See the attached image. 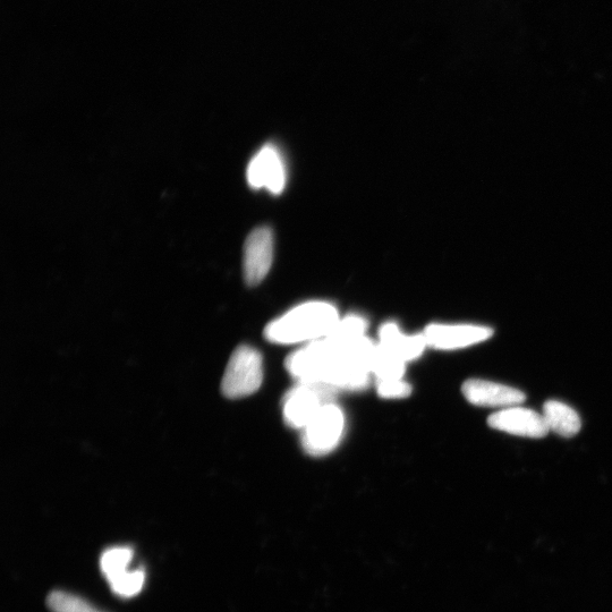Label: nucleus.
Here are the masks:
<instances>
[{
    "label": "nucleus",
    "instance_id": "nucleus-1",
    "mask_svg": "<svg viewBox=\"0 0 612 612\" xmlns=\"http://www.w3.org/2000/svg\"><path fill=\"white\" fill-rule=\"evenodd\" d=\"M339 319L333 304L308 302L271 321L265 329V337L269 342L280 345L312 343L327 337Z\"/></svg>",
    "mask_w": 612,
    "mask_h": 612
},
{
    "label": "nucleus",
    "instance_id": "nucleus-9",
    "mask_svg": "<svg viewBox=\"0 0 612 612\" xmlns=\"http://www.w3.org/2000/svg\"><path fill=\"white\" fill-rule=\"evenodd\" d=\"M462 391L467 402L480 407L508 408L521 405L526 398L521 390L481 379L467 380Z\"/></svg>",
    "mask_w": 612,
    "mask_h": 612
},
{
    "label": "nucleus",
    "instance_id": "nucleus-15",
    "mask_svg": "<svg viewBox=\"0 0 612 612\" xmlns=\"http://www.w3.org/2000/svg\"><path fill=\"white\" fill-rule=\"evenodd\" d=\"M47 605L53 612H104L78 595L64 591H54L49 594Z\"/></svg>",
    "mask_w": 612,
    "mask_h": 612
},
{
    "label": "nucleus",
    "instance_id": "nucleus-8",
    "mask_svg": "<svg viewBox=\"0 0 612 612\" xmlns=\"http://www.w3.org/2000/svg\"><path fill=\"white\" fill-rule=\"evenodd\" d=\"M489 427L518 437L543 438L549 433L543 415L520 406L503 408L488 419Z\"/></svg>",
    "mask_w": 612,
    "mask_h": 612
},
{
    "label": "nucleus",
    "instance_id": "nucleus-7",
    "mask_svg": "<svg viewBox=\"0 0 612 612\" xmlns=\"http://www.w3.org/2000/svg\"><path fill=\"white\" fill-rule=\"evenodd\" d=\"M428 347L441 351L461 348L486 342L493 336V329L474 325H430L423 333Z\"/></svg>",
    "mask_w": 612,
    "mask_h": 612
},
{
    "label": "nucleus",
    "instance_id": "nucleus-14",
    "mask_svg": "<svg viewBox=\"0 0 612 612\" xmlns=\"http://www.w3.org/2000/svg\"><path fill=\"white\" fill-rule=\"evenodd\" d=\"M367 328V320L361 316H357V314H351V316H347L344 319H339L337 325L325 338L336 345H345L364 337Z\"/></svg>",
    "mask_w": 612,
    "mask_h": 612
},
{
    "label": "nucleus",
    "instance_id": "nucleus-16",
    "mask_svg": "<svg viewBox=\"0 0 612 612\" xmlns=\"http://www.w3.org/2000/svg\"><path fill=\"white\" fill-rule=\"evenodd\" d=\"M146 581V574L143 571H133L113 585H110L113 592L122 598H132L138 595Z\"/></svg>",
    "mask_w": 612,
    "mask_h": 612
},
{
    "label": "nucleus",
    "instance_id": "nucleus-3",
    "mask_svg": "<svg viewBox=\"0 0 612 612\" xmlns=\"http://www.w3.org/2000/svg\"><path fill=\"white\" fill-rule=\"evenodd\" d=\"M302 431V446L306 454L313 457L326 456L343 439L344 413L334 403L326 404Z\"/></svg>",
    "mask_w": 612,
    "mask_h": 612
},
{
    "label": "nucleus",
    "instance_id": "nucleus-5",
    "mask_svg": "<svg viewBox=\"0 0 612 612\" xmlns=\"http://www.w3.org/2000/svg\"><path fill=\"white\" fill-rule=\"evenodd\" d=\"M246 176L255 190L266 189L272 194L282 193L287 181L282 153L274 144H267L251 160Z\"/></svg>",
    "mask_w": 612,
    "mask_h": 612
},
{
    "label": "nucleus",
    "instance_id": "nucleus-4",
    "mask_svg": "<svg viewBox=\"0 0 612 612\" xmlns=\"http://www.w3.org/2000/svg\"><path fill=\"white\" fill-rule=\"evenodd\" d=\"M336 390L322 384H299L286 395L283 405L289 428L303 430L321 408L331 403Z\"/></svg>",
    "mask_w": 612,
    "mask_h": 612
},
{
    "label": "nucleus",
    "instance_id": "nucleus-6",
    "mask_svg": "<svg viewBox=\"0 0 612 612\" xmlns=\"http://www.w3.org/2000/svg\"><path fill=\"white\" fill-rule=\"evenodd\" d=\"M274 261V233L259 227L246 238L244 245V278L249 286H258L267 277Z\"/></svg>",
    "mask_w": 612,
    "mask_h": 612
},
{
    "label": "nucleus",
    "instance_id": "nucleus-10",
    "mask_svg": "<svg viewBox=\"0 0 612 612\" xmlns=\"http://www.w3.org/2000/svg\"><path fill=\"white\" fill-rule=\"evenodd\" d=\"M379 344L394 353L404 362H411L423 354L428 347L427 340L423 334L407 336L404 335L396 323H385L379 330Z\"/></svg>",
    "mask_w": 612,
    "mask_h": 612
},
{
    "label": "nucleus",
    "instance_id": "nucleus-2",
    "mask_svg": "<svg viewBox=\"0 0 612 612\" xmlns=\"http://www.w3.org/2000/svg\"><path fill=\"white\" fill-rule=\"evenodd\" d=\"M263 381L262 355L255 348L237 347L229 359L221 381V391L229 399L251 396L260 389Z\"/></svg>",
    "mask_w": 612,
    "mask_h": 612
},
{
    "label": "nucleus",
    "instance_id": "nucleus-11",
    "mask_svg": "<svg viewBox=\"0 0 612 612\" xmlns=\"http://www.w3.org/2000/svg\"><path fill=\"white\" fill-rule=\"evenodd\" d=\"M542 415L549 432H555L560 437L573 438L582 428L580 415L565 403L548 401L543 406Z\"/></svg>",
    "mask_w": 612,
    "mask_h": 612
},
{
    "label": "nucleus",
    "instance_id": "nucleus-17",
    "mask_svg": "<svg viewBox=\"0 0 612 612\" xmlns=\"http://www.w3.org/2000/svg\"><path fill=\"white\" fill-rule=\"evenodd\" d=\"M377 391L381 398L402 399L412 394V387L404 379L377 380Z\"/></svg>",
    "mask_w": 612,
    "mask_h": 612
},
{
    "label": "nucleus",
    "instance_id": "nucleus-13",
    "mask_svg": "<svg viewBox=\"0 0 612 612\" xmlns=\"http://www.w3.org/2000/svg\"><path fill=\"white\" fill-rule=\"evenodd\" d=\"M405 365L397 355L377 344L372 361V374L377 380L403 379Z\"/></svg>",
    "mask_w": 612,
    "mask_h": 612
},
{
    "label": "nucleus",
    "instance_id": "nucleus-12",
    "mask_svg": "<svg viewBox=\"0 0 612 612\" xmlns=\"http://www.w3.org/2000/svg\"><path fill=\"white\" fill-rule=\"evenodd\" d=\"M133 555V550L127 547L110 548L101 555V572L106 576L110 585L131 573L129 566Z\"/></svg>",
    "mask_w": 612,
    "mask_h": 612
}]
</instances>
